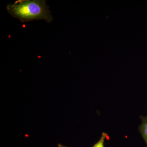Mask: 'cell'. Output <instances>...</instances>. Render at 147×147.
<instances>
[{
	"mask_svg": "<svg viewBox=\"0 0 147 147\" xmlns=\"http://www.w3.org/2000/svg\"><path fill=\"white\" fill-rule=\"evenodd\" d=\"M142 123L139 127V131L144 140L147 147V116L141 117Z\"/></svg>",
	"mask_w": 147,
	"mask_h": 147,
	"instance_id": "7a4b0ae2",
	"label": "cell"
},
{
	"mask_svg": "<svg viewBox=\"0 0 147 147\" xmlns=\"http://www.w3.org/2000/svg\"><path fill=\"white\" fill-rule=\"evenodd\" d=\"M108 137V134L105 132H102L100 139L93 147H104V142Z\"/></svg>",
	"mask_w": 147,
	"mask_h": 147,
	"instance_id": "3957f363",
	"label": "cell"
},
{
	"mask_svg": "<svg viewBox=\"0 0 147 147\" xmlns=\"http://www.w3.org/2000/svg\"><path fill=\"white\" fill-rule=\"evenodd\" d=\"M6 9L11 16L22 22L44 20L50 23L53 20L44 0H18L13 4L7 5Z\"/></svg>",
	"mask_w": 147,
	"mask_h": 147,
	"instance_id": "6da1fadb",
	"label": "cell"
},
{
	"mask_svg": "<svg viewBox=\"0 0 147 147\" xmlns=\"http://www.w3.org/2000/svg\"><path fill=\"white\" fill-rule=\"evenodd\" d=\"M58 147H69L64 146V145L61 144H59L58 145Z\"/></svg>",
	"mask_w": 147,
	"mask_h": 147,
	"instance_id": "277c9868",
	"label": "cell"
}]
</instances>
